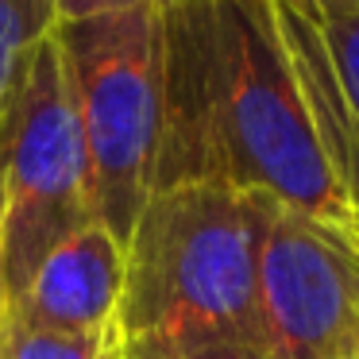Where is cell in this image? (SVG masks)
<instances>
[{
    "mask_svg": "<svg viewBox=\"0 0 359 359\" xmlns=\"http://www.w3.org/2000/svg\"><path fill=\"white\" fill-rule=\"evenodd\" d=\"M348 359H351V355H348Z\"/></svg>",
    "mask_w": 359,
    "mask_h": 359,
    "instance_id": "2e32d148",
    "label": "cell"
},
{
    "mask_svg": "<svg viewBox=\"0 0 359 359\" xmlns=\"http://www.w3.org/2000/svg\"><path fill=\"white\" fill-rule=\"evenodd\" d=\"M55 35L86 147L93 217L128 243L158 178L163 0L62 20Z\"/></svg>",
    "mask_w": 359,
    "mask_h": 359,
    "instance_id": "3957f363",
    "label": "cell"
},
{
    "mask_svg": "<svg viewBox=\"0 0 359 359\" xmlns=\"http://www.w3.org/2000/svg\"><path fill=\"white\" fill-rule=\"evenodd\" d=\"M0 359H8V294L0 282Z\"/></svg>",
    "mask_w": 359,
    "mask_h": 359,
    "instance_id": "7c38bea8",
    "label": "cell"
},
{
    "mask_svg": "<svg viewBox=\"0 0 359 359\" xmlns=\"http://www.w3.org/2000/svg\"><path fill=\"white\" fill-rule=\"evenodd\" d=\"M124 290V243L89 220L47 251L27 286L8 302L16 325L50 332H116Z\"/></svg>",
    "mask_w": 359,
    "mask_h": 359,
    "instance_id": "52a82bcc",
    "label": "cell"
},
{
    "mask_svg": "<svg viewBox=\"0 0 359 359\" xmlns=\"http://www.w3.org/2000/svg\"><path fill=\"white\" fill-rule=\"evenodd\" d=\"M359 332V240L266 197L255 344L266 359H348Z\"/></svg>",
    "mask_w": 359,
    "mask_h": 359,
    "instance_id": "5b68a950",
    "label": "cell"
},
{
    "mask_svg": "<svg viewBox=\"0 0 359 359\" xmlns=\"http://www.w3.org/2000/svg\"><path fill=\"white\" fill-rule=\"evenodd\" d=\"M351 232H355V240H359V224H351Z\"/></svg>",
    "mask_w": 359,
    "mask_h": 359,
    "instance_id": "9a60e30c",
    "label": "cell"
},
{
    "mask_svg": "<svg viewBox=\"0 0 359 359\" xmlns=\"http://www.w3.org/2000/svg\"><path fill=\"white\" fill-rule=\"evenodd\" d=\"M93 217L89 166L74 116L58 35L35 47L20 93L0 124V282L8 302L50 248Z\"/></svg>",
    "mask_w": 359,
    "mask_h": 359,
    "instance_id": "277c9868",
    "label": "cell"
},
{
    "mask_svg": "<svg viewBox=\"0 0 359 359\" xmlns=\"http://www.w3.org/2000/svg\"><path fill=\"white\" fill-rule=\"evenodd\" d=\"M266 197L220 186H158L124 243L116 336L178 359L212 340H255V278Z\"/></svg>",
    "mask_w": 359,
    "mask_h": 359,
    "instance_id": "7a4b0ae2",
    "label": "cell"
},
{
    "mask_svg": "<svg viewBox=\"0 0 359 359\" xmlns=\"http://www.w3.org/2000/svg\"><path fill=\"white\" fill-rule=\"evenodd\" d=\"M128 4H143V0H55V8H58V24H62V20H81V16H93V12L128 8Z\"/></svg>",
    "mask_w": 359,
    "mask_h": 359,
    "instance_id": "8fae6325",
    "label": "cell"
},
{
    "mask_svg": "<svg viewBox=\"0 0 359 359\" xmlns=\"http://www.w3.org/2000/svg\"><path fill=\"white\" fill-rule=\"evenodd\" d=\"M178 359H266V351L255 340H212V344H201V348L186 351Z\"/></svg>",
    "mask_w": 359,
    "mask_h": 359,
    "instance_id": "30bf717a",
    "label": "cell"
},
{
    "mask_svg": "<svg viewBox=\"0 0 359 359\" xmlns=\"http://www.w3.org/2000/svg\"><path fill=\"white\" fill-rule=\"evenodd\" d=\"M351 359H359V332H355V344H351Z\"/></svg>",
    "mask_w": 359,
    "mask_h": 359,
    "instance_id": "5bb4252c",
    "label": "cell"
},
{
    "mask_svg": "<svg viewBox=\"0 0 359 359\" xmlns=\"http://www.w3.org/2000/svg\"><path fill=\"white\" fill-rule=\"evenodd\" d=\"M309 124L359 224V0H274Z\"/></svg>",
    "mask_w": 359,
    "mask_h": 359,
    "instance_id": "8992f818",
    "label": "cell"
},
{
    "mask_svg": "<svg viewBox=\"0 0 359 359\" xmlns=\"http://www.w3.org/2000/svg\"><path fill=\"white\" fill-rule=\"evenodd\" d=\"M58 27L55 0H0V124L20 93L32 55Z\"/></svg>",
    "mask_w": 359,
    "mask_h": 359,
    "instance_id": "ba28073f",
    "label": "cell"
},
{
    "mask_svg": "<svg viewBox=\"0 0 359 359\" xmlns=\"http://www.w3.org/2000/svg\"><path fill=\"white\" fill-rule=\"evenodd\" d=\"M112 359H166V355H155V351H140V348H124V344H116Z\"/></svg>",
    "mask_w": 359,
    "mask_h": 359,
    "instance_id": "4fadbf2b",
    "label": "cell"
},
{
    "mask_svg": "<svg viewBox=\"0 0 359 359\" xmlns=\"http://www.w3.org/2000/svg\"><path fill=\"white\" fill-rule=\"evenodd\" d=\"M158 186L220 182L355 224L309 124L274 0H163Z\"/></svg>",
    "mask_w": 359,
    "mask_h": 359,
    "instance_id": "6da1fadb",
    "label": "cell"
},
{
    "mask_svg": "<svg viewBox=\"0 0 359 359\" xmlns=\"http://www.w3.org/2000/svg\"><path fill=\"white\" fill-rule=\"evenodd\" d=\"M116 332H50L8 317V359H112Z\"/></svg>",
    "mask_w": 359,
    "mask_h": 359,
    "instance_id": "9c48e42d",
    "label": "cell"
}]
</instances>
